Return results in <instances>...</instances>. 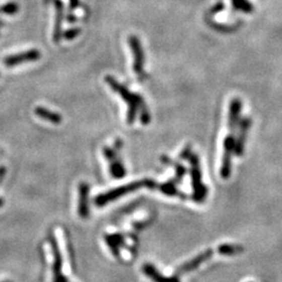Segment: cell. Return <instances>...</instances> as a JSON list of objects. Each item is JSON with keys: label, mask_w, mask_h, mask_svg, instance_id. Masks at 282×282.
<instances>
[{"label": "cell", "mask_w": 282, "mask_h": 282, "mask_svg": "<svg viewBox=\"0 0 282 282\" xmlns=\"http://www.w3.org/2000/svg\"><path fill=\"white\" fill-rule=\"evenodd\" d=\"M6 173H7V169L5 166H0V183L3 182L5 176H6Z\"/></svg>", "instance_id": "ac0fdd59"}, {"label": "cell", "mask_w": 282, "mask_h": 282, "mask_svg": "<svg viewBox=\"0 0 282 282\" xmlns=\"http://www.w3.org/2000/svg\"><path fill=\"white\" fill-rule=\"evenodd\" d=\"M219 253L224 256H234L238 255L244 252V248L238 245H229V244H223L218 248Z\"/></svg>", "instance_id": "4fadbf2b"}, {"label": "cell", "mask_w": 282, "mask_h": 282, "mask_svg": "<svg viewBox=\"0 0 282 282\" xmlns=\"http://www.w3.org/2000/svg\"><path fill=\"white\" fill-rule=\"evenodd\" d=\"M129 44L132 49L133 55H134V72L138 76L139 79H143L141 77L145 76L144 73V63H145V55H144V49L141 47L140 41L136 36H131L129 38Z\"/></svg>", "instance_id": "5b68a950"}, {"label": "cell", "mask_w": 282, "mask_h": 282, "mask_svg": "<svg viewBox=\"0 0 282 282\" xmlns=\"http://www.w3.org/2000/svg\"><path fill=\"white\" fill-rule=\"evenodd\" d=\"M4 203H5L4 199H2V197H0V208H2V207L4 206Z\"/></svg>", "instance_id": "ffe728a7"}, {"label": "cell", "mask_w": 282, "mask_h": 282, "mask_svg": "<svg viewBox=\"0 0 282 282\" xmlns=\"http://www.w3.org/2000/svg\"><path fill=\"white\" fill-rule=\"evenodd\" d=\"M191 163V182H192V188H193V200L196 203H201L205 200L207 195V188L202 183V173L200 168L199 158L196 155L192 154L189 157Z\"/></svg>", "instance_id": "277c9868"}, {"label": "cell", "mask_w": 282, "mask_h": 282, "mask_svg": "<svg viewBox=\"0 0 282 282\" xmlns=\"http://www.w3.org/2000/svg\"><path fill=\"white\" fill-rule=\"evenodd\" d=\"M159 189L166 195H179V191L177 190V187L175 186V182H167L164 184H161L158 186Z\"/></svg>", "instance_id": "2e32d148"}, {"label": "cell", "mask_w": 282, "mask_h": 282, "mask_svg": "<svg viewBox=\"0 0 282 282\" xmlns=\"http://www.w3.org/2000/svg\"><path fill=\"white\" fill-rule=\"evenodd\" d=\"M4 282H10V281H8V280H7V281H4Z\"/></svg>", "instance_id": "44dd1931"}, {"label": "cell", "mask_w": 282, "mask_h": 282, "mask_svg": "<svg viewBox=\"0 0 282 282\" xmlns=\"http://www.w3.org/2000/svg\"><path fill=\"white\" fill-rule=\"evenodd\" d=\"M232 6L234 7V9L248 14L252 13L254 10L253 5L249 2V0H232Z\"/></svg>", "instance_id": "9a60e30c"}, {"label": "cell", "mask_w": 282, "mask_h": 282, "mask_svg": "<svg viewBox=\"0 0 282 282\" xmlns=\"http://www.w3.org/2000/svg\"><path fill=\"white\" fill-rule=\"evenodd\" d=\"M224 9V5L223 4H220L219 6H217L216 8H215V10H214V13H217V12H220L221 10H223Z\"/></svg>", "instance_id": "d6986e66"}, {"label": "cell", "mask_w": 282, "mask_h": 282, "mask_svg": "<svg viewBox=\"0 0 282 282\" xmlns=\"http://www.w3.org/2000/svg\"><path fill=\"white\" fill-rule=\"evenodd\" d=\"M251 124V119L250 118H245L242 123H241V130H239V136L237 138V141L234 147V151L237 156H242V154L244 152V146H245V140H246V135L247 131L249 129V126Z\"/></svg>", "instance_id": "8fae6325"}, {"label": "cell", "mask_w": 282, "mask_h": 282, "mask_svg": "<svg viewBox=\"0 0 282 282\" xmlns=\"http://www.w3.org/2000/svg\"><path fill=\"white\" fill-rule=\"evenodd\" d=\"M80 30L79 28H72V30H69L67 31L65 34H64V37L67 39V40H72L74 38H76L79 34H80Z\"/></svg>", "instance_id": "e0dca14e"}, {"label": "cell", "mask_w": 282, "mask_h": 282, "mask_svg": "<svg viewBox=\"0 0 282 282\" xmlns=\"http://www.w3.org/2000/svg\"><path fill=\"white\" fill-rule=\"evenodd\" d=\"M35 114L43 120H46L48 122H51L53 124H59L62 121V116L58 113L49 111L48 109L44 107H37L35 109Z\"/></svg>", "instance_id": "7c38bea8"}, {"label": "cell", "mask_w": 282, "mask_h": 282, "mask_svg": "<svg viewBox=\"0 0 282 282\" xmlns=\"http://www.w3.org/2000/svg\"><path fill=\"white\" fill-rule=\"evenodd\" d=\"M41 58V53L37 49H31L18 54L8 55L4 60V64L7 67H13L27 62H35Z\"/></svg>", "instance_id": "52a82bcc"}, {"label": "cell", "mask_w": 282, "mask_h": 282, "mask_svg": "<svg viewBox=\"0 0 282 282\" xmlns=\"http://www.w3.org/2000/svg\"><path fill=\"white\" fill-rule=\"evenodd\" d=\"M143 272L154 282H180L178 276L166 277L163 276L152 263H145L143 265Z\"/></svg>", "instance_id": "9c48e42d"}, {"label": "cell", "mask_w": 282, "mask_h": 282, "mask_svg": "<svg viewBox=\"0 0 282 282\" xmlns=\"http://www.w3.org/2000/svg\"><path fill=\"white\" fill-rule=\"evenodd\" d=\"M109 163H110V173L113 178L121 179L125 175V169L117 157L110 160Z\"/></svg>", "instance_id": "5bb4252c"}, {"label": "cell", "mask_w": 282, "mask_h": 282, "mask_svg": "<svg viewBox=\"0 0 282 282\" xmlns=\"http://www.w3.org/2000/svg\"><path fill=\"white\" fill-rule=\"evenodd\" d=\"M47 241L51 250L52 254V265H51V271H52V282H69V280L65 277L63 274V257L62 253L56 241L55 236L50 231L47 235Z\"/></svg>", "instance_id": "3957f363"}, {"label": "cell", "mask_w": 282, "mask_h": 282, "mask_svg": "<svg viewBox=\"0 0 282 282\" xmlns=\"http://www.w3.org/2000/svg\"><path fill=\"white\" fill-rule=\"evenodd\" d=\"M105 242L107 246L110 248L113 255L117 257L119 255V250L124 244V237L120 233L116 234H110L105 236Z\"/></svg>", "instance_id": "30bf717a"}, {"label": "cell", "mask_w": 282, "mask_h": 282, "mask_svg": "<svg viewBox=\"0 0 282 282\" xmlns=\"http://www.w3.org/2000/svg\"><path fill=\"white\" fill-rule=\"evenodd\" d=\"M89 185L87 183H81L79 186V206L78 214L82 219H87L89 216V204H88Z\"/></svg>", "instance_id": "ba28073f"}, {"label": "cell", "mask_w": 282, "mask_h": 282, "mask_svg": "<svg viewBox=\"0 0 282 282\" xmlns=\"http://www.w3.org/2000/svg\"><path fill=\"white\" fill-rule=\"evenodd\" d=\"M213 255H214V250H211V249L199 253L192 259H190L186 263H183L181 266H179L176 272L177 275L187 274V273H190V272L196 270L201 264H203L205 261H207L209 258H211V256Z\"/></svg>", "instance_id": "8992f818"}, {"label": "cell", "mask_w": 282, "mask_h": 282, "mask_svg": "<svg viewBox=\"0 0 282 282\" xmlns=\"http://www.w3.org/2000/svg\"><path fill=\"white\" fill-rule=\"evenodd\" d=\"M105 81L107 82L109 86L112 88V90L115 91L116 93H118L121 96L122 100L124 102H126V104H128V114H126V122L131 124L135 121L138 107H140V109L143 110V111H141V122L145 123V124L149 123L150 114H149L148 109L145 105L143 97L130 92L128 89H126L124 86H122L121 84H119L114 78L111 77V76H107L105 78Z\"/></svg>", "instance_id": "6da1fadb"}, {"label": "cell", "mask_w": 282, "mask_h": 282, "mask_svg": "<svg viewBox=\"0 0 282 282\" xmlns=\"http://www.w3.org/2000/svg\"><path fill=\"white\" fill-rule=\"evenodd\" d=\"M140 187H149V188H155L156 187V183L153 180H143V181H137V182H132L128 185H123L121 187L118 188H114L112 190H109L105 193H101L98 194L95 199H94V203L97 207H103L105 205H107L108 203L114 201L116 199H119V197L128 194Z\"/></svg>", "instance_id": "7a4b0ae2"}]
</instances>
